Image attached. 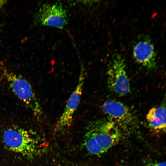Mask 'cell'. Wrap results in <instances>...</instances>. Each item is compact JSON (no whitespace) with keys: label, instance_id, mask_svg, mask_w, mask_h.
Listing matches in <instances>:
<instances>
[{"label":"cell","instance_id":"7","mask_svg":"<svg viewBox=\"0 0 166 166\" xmlns=\"http://www.w3.org/2000/svg\"><path fill=\"white\" fill-rule=\"evenodd\" d=\"M132 53L135 61L142 66L149 69L156 67V53L154 45L148 37L140 38L135 43Z\"/></svg>","mask_w":166,"mask_h":166},{"label":"cell","instance_id":"4","mask_svg":"<svg viewBox=\"0 0 166 166\" xmlns=\"http://www.w3.org/2000/svg\"><path fill=\"white\" fill-rule=\"evenodd\" d=\"M107 73V83L110 91L119 97L126 95L129 92L130 83L124 59L121 55L116 54L113 57Z\"/></svg>","mask_w":166,"mask_h":166},{"label":"cell","instance_id":"10","mask_svg":"<svg viewBox=\"0 0 166 166\" xmlns=\"http://www.w3.org/2000/svg\"><path fill=\"white\" fill-rule=\"evenodd\" d=\"M145 166H166L165 162H151L147 164Z\"/></svg>","mask_w":166,"mask_h":166},{"label":"cell","instance_id":"3","mask_svg":"<svg viewBox=\"0 0 166 166\" xmlns=\"http://www.w3.org/2000/svg\"><path fill=\"white\" fill-rule=\"evenodd\" d=\"M28 131L11 127L5 130L3 138L5 144L14 152L28 157H33L38 152V140Z\"/></svg>","mask_w":166,"mask_h":166},{"label":"cell","instance_id":"1","mask_svg":"<svg viewBox=\"0 0 166 166\" xmlns=\"http://www.w3.org/2000/svg\"><path fill=\"white\" fill-rule=\"evenodd\" d=\"M85 145L94 155L106 152L119 141L121 133L116 124L110 121H97L87 134Z\"/></svg>","mask_w":166,"mask_h":166},{"label":"cell","instance_id":"8","mask_svg":"<svg viewBox=\"0 0 166 166\" xmlns=\"http://www.w3.org/2000/svg\"><path fill=\"white\" fill-rule=\"evenodd\" d=\"M102 109L110 120L115 123L127 124L134 119V116L129 108L118 101L108 100L103 104Z\"/></svg>","mask_w":166,"mask_h":166},{"label":"cell","instance_id":"2","mask_svg":"<svg viewBox=\"0 0 166 166\" xmlns=\"http://www.w3.org/2000/svg\"><path fill=\"white\" fill-rule=\"evenodd\" d=\"M4 79L13 93L38 118L43 116V111L32 87L24 77L14 73L4 71Z\"/></svg>","mask_w":166,"mask_h":166},{"label":"cell","instance_id":"11","mask_svg":"<svg viewBox=\"0 0 166 166\" xmlns=\"http://www.w3.org/2000/svg\"><path fill=\"white\" fill-rule=\"evenodd\" d=\"M6 2V1L4 0H0V7L2 6L5 4Z\"/></svg>","mask_w":166,"mask_h":166},{"label":"cell","instance_id":"6","mask_svg":"<svg viewBox=\"0 0 166 166\" xmlns=\"http://www.w3.org/2000/svg\"><path fill=\"white\" fill-rule=\"evenodd\" d=\"M85 72L81 69L78 84L69 97L65 109L56 124V130L60 131L69 127L72 122L73 115L80 102Z\"/></svg>","mask_w":166,"mask_h":166},{"label":"cell","instance_id":"9","mask_svg":"<svg viewBox=\"0 0 166 166\" xmlns=\"http://www.w3.org/2000/svg\"><path fill=\"white\" fill-rule=\"evenodd\" d=\"M166 111L164 105L152 108L149 110L146 115V119L151 128L156 130L165 131Z\"/></svg>","mask_w":166,"mask_h":166},{"label":"cell","instance_id":"5","mask_svg":"<svg viewBox=\"0 0 166 166\" xmlns=\"http://www.w3.org/2000/svg\"><path fill=\"white\" fill-rule=\"evenodd\" d=\"M34 20L36 24L61 29L68 22L66 10L60 2L42 5L35 15Z\"/></svg>","mask_w":166,"mask_h":166}]
</instances>
